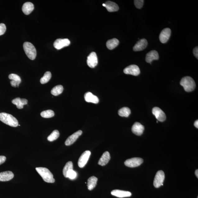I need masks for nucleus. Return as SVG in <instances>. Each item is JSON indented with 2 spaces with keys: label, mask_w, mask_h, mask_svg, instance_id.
Returning <instances> with one entry per match:
<instances>
[{
  "label": "nucleus",
  "mask_w": 198,
  "mask_h": 198,
  "mask_svg": "<svg viewBox=\"0 0 198 198\" xmlns=\"http://www.w3.org/2000/svg\"><path fill=\"white\" fill-rule=\"evenodd\" d=\"M36 169L45 182L50 183L55 182L53 175L48 169L44 167H37Z\"/></svg>",
  "instance_id": "obj_1"
},
{
  "label": "nucleus",
  "mask_w": 198,
  "mask_h": 198,
  "mask_svg": "<svg viewBox=\"0 0 198 198\" xmlns=\"http://www.w3.org/2000/svg\"><path fill=\"white\" fill-rule=\"evenodd\" d=\"M0 120L7 125L13 127H17L18 126L17 119L9 114L4 112L0 113Z\"/></svg>",
  "instance_id": "obj_2"
},
{
  "label": "nucleus",
  "mask_w": 198,
  "mask_h": 198,
  "mask_svg": "<svg viewBox=\"0 0 198 198\" xmlns=\"http://www.w3.org/2000/svg\"><path fill=\"white\" fill-rule=\"evenodd\" d=\"M180 85L187 92H190L194 90L196 86L194 80L190 76H186L182 79Z\"/></svg>",
  "instance_id": "obj_3"
},
{
  "label": "nucleus",
  "mask_w": 198,
  "mask_h": 198,
  "mask_svg": "<svg viewBox=\"0 0 198 198\" xmlns=\"http://www.w3.org/2000/svg\"><path fill=\"white\" fill-rule=\"evenodd\" d=\"M23 48L26 56L30 60H34L35 59L36 50L33 44L29 42H25L23 44Z\"/></svg>",
  "instance_id": "obj_4"
},
{
  "label": "nucleus",
  "mask_w": 198,
  "mask_h": 198,
  "mask_svg": "<svg viewBox=\"0 0 198 198\" xmlns=\"http://www.w3.org/2000/svg\"><path fill=\"white\" fill-rule=\"evenodd\" d=\"M143 159L139 158H134L128 159L124 162L125 166L131 168H134L140 166L143 163Z\"/></svg>",
  "instance_id": "obj_5"
},
{
  "label": "nucleus",
  "mask_w": 198,
  "mask_h": 198,
  "mask_svg": "<svg viewBox=\"0 0 198 198\" xmlns=\"http://www.w3.org/2000/svg\"><path fill=\"white\" fill-rule=\"evenodd\" d=\"M165 179L164 173L163 171L160 170L157 173L154 177V186L159 188L162 186Z\"/></svg>",
  "instance_id": "obj_6"
},
{
  "label": "nucleus",
  "mask_w": 198,
  "mask_h": 198,
  "mask_svg": "<svg viewBox=\"0 0 198 198\" xmlns=\"http://www.w3.org/2000/svg\"><path fill=\"white\" fill-rule=\"evenodd\" d=\"M91 154L89 150H86L81 155L78 160V165L80 168L84 167L88 161Z\"/></svg>",
  "instance_id": "obj_7"
},
{
  "label": "nucleus",
  "mask_w": 198,
  "mask_h": 198,
  "mask_svg": "<svg viewBox=\"0 0 198 198\" xmlns=\"http://www.w3.org/2000/svg\"><path fill=\"white\" fill-rule=\"evenodd\" d=\"M123 72L126 74H129L133 76H138L140 74V71L139 67L136 65H130L124 69Z\"/></svg>",
  "instance_id": "obj_8"
},
{
  "label": "nucleus",
  "mask_w": 198,
  "mask_h": 198,
  "mask_svg": "<svg viewBox=\"0 0 198 198\" xmlns=\"http://www.w3.org/2000/svg\"><path fill=\"white\" fill-rule=\"evenodd\" d=\"M152 113L159 121L163 122L166 119V116L164 112L159 107L153 108Z\"/></svg>",
  "instance_id": "obj_9"
},
{
  "label": "nucleus",
  "mask_w": 198,
  "mask_h": 198,
  "mask_svg": "<svg viewBox=\"0 0 198 198\" xmlns=\"http://www.w3.org/2000/svg\"><path fill=\"white\" fill-rule=\"evenodd\" d=\"M171 35V30L169 28H166L161 32L159 35V39L162 44L166 43L169 39Z\"/></svg>",
  "instance_id": "obj_10"
},
{
  "label": "nucleus",
  "mask_w": 198,
  "mask_h": 198,
  "mask_svg": "<svg viewBox=\"0 0 198 198\" xmlns=\"http://www.w3.org/2000/svg\"><path fill=\"white\" fill-rule=\"evenodd\" d=\"M70 44V40L68 39H58L54 42V46L57 49L60 50L64 47L68 46Z\"/></svg>",
  "instance_id": "obj_11"
},
{
  "label": "nucleus",
  "mask_w": 198,
  "mask_h": 198,
  "mask_svg": "<svg viewBox=\"0 0 198 198\" xmlns=\"http://www.w3.org/2000/svg\"><path fill=\"white\" fill-rule=\"evenodd\" d=\"M87 64L91 68H94L97 66L98 63V58L96 53L93 52L91 53L87 57Z\"/></svg>",
  "instance_id": "obj_12"
},
{
  "label": "nucleus",
  "mask_w": 198,
  "mask_h": 198,
  "mask_svg": "<svg viewBox=\"0 0 198 198\" xmlns=\"http://www.w3.org/2000/svg\"><path fill=\"white\" fill-rule=\"evenodd\" d=\"M82 134V131L81 130H79L75 132L67 139L65 143V145L67 146L71 145L76 141Z\"/></svg>",
  "instance_id": "obj_13"
},
{
  "label": "nucleus",
  "mask_w": 198,
  "mask_h": 198,
  "mask_svg": "<svg viewBox=\"0 0 198 198\" xmlns=\"http://www.w3.org/2000/svg\"><path fill=\"white\" fill-rule=\"evenodd\" d=\"M132 131L136 136H140L143 133L144 127L138 122H136L132 127Z\"/></svg>",
  "instance_id": "obj_14"
},
{
  "label": "nucleus",
  "mask_w": 198,
  "mask_h": 198,
  "mask_svg": "<svg viewBox=\"0 0 198 198\" xmlns=\"http://www.w3.org/2000/svg\"><path fill=\"white\" fill-rule=\"evenodd\" d=\"M148 45V42L145 39L140 40L136 43L133 47V49L135 52L142 51Z\"/></svg>",
  "instance_id": "obj_15"
},
{
  "label": "nucleus",
  "mask_w": 198,
  "mask_h": 198,
  "mask_svg": "<svg viewBox=\"0 0 198 198\" xmlns=\"http://www.w3.org/2000/svg\"><path fill=\"white\" fill-rule=\"evenodd\" d=\"M159 57L158 53L156 51H151L146 54L145 60L147 62L151 64L152 61L154 60H158Z\"/></svg>",
  "instance_id": "obj_16"
},
{
  "label": "nucleus",
  "mask_w": 198,
  "mask_h": 198,
  "mask_svg": "<svg viewBox=\"0 0 198 198\" xmlns=\"http://www.w3.org/2000/svg\"><path fill=\"white\" fill-rule=\"evenodd\" d=\"M111 195L123 198L129 197L132 195V194L130 191L119 190H114L111 192Z\"/></svg>",
  "instance_id": "obj_17"
},
{
  "label": "nucleus",
  "mask_w": 198,
  "mask_h": 198,
  "mask_svg": "<svg viewBox=\"0 0 198 198\" xmlns=\"http://www.w3.org/2000/svg\"><path fill=\"white\" fill-rule=\"evenodd\" d=\"M84 98L85 101L88 103H92L97 104L99 103V99L96 96L94 95L92 93L90 92L85 93Z\"/></svg>",
  "instance_id": "obj_18"
},
{
  "label": "nucleus",
  "mask_w": 198,
  "mask_h": 198,
  "mask_svg": "<svg viewBox=\"0 0 198 198\" xmlns=\"http://www.w3.org/2000/svg\"><path fill=\"white\" fill-rule=\"evenodd\" d=\"M14 177L13 172L11 171H5L0 173V181L5 182L11 180Z\"/></svg>",
  "instance_id": "obj_19"
},
{
  "label": "nucleus",
  "mask_w": 198,
  "mask_h": 198,
  "mask_svg": "<svg viewBox=\"0 0 198 198\" xmlns=\"http://www.w3.org/2000/svg\"><path fill=\"white\" fill-rule=\"evenodd\" d=\"M111 159V156L109 152H105L104 154L100 159L98 164L102 166H105L107 165Z\"/></svg>",
  "instance_id": "obj_20"
},
{
  "label": "nucleus",
  "mask_w": 198,
  "mask_h": 198,
  "mask_svg": "<svg viewBox=\"0 0 198 198\" xmlns=\"http://www.w3.org/2000/svg\"><path fill=\"white\" fill-rule=\"evenodd\" d=\"M28 102L27 99H21L18 97L12 101V103L16 105L19 109H22L24 105L27 104Z\"/></svg>",
  "instance_id": "obj_21"
},
{
  "label": "nucleus",
  "mask_w": 198,
  "mask_h": 198,
  "mask_svg": "<svg viewBox=\"0 0 198 198\" xmlns=\"http://www.w3.org/2000/svg\"><path fill=\"white\" fill-rule=\"evenodd\" d=\"M34 9L33 4L30 2H27L24 4L22 9L24 14L29 15Z\"/></svg>",
  "instance_id": "obj_22"
},
{
  "label": "nucleus",
  "mask_w": 198,
  "mask_h": 198,
  "mask_svg": "<svg viewBox=\"0 0 198 198\" xmlns=\"http://www.w3.org/2000/svg\"><path fill=\"white\" fill-rule=\"evenodd\" d=\"M105 7L108 12H112L117 11L119 9L117 4L111 1H108L105 3Z\"/></svg>",
  "instance_id": "obj_23"
},
{
  "label": "nucleus",
  "mask_w": 198,
  "mask_h": 198,
  "mask_svg": "<svg viewBox=\"0 0 198 198\" xmlns=\"http://www.w3.org/2000/svg\"><path fill=\"white\" fill-rule=\"evenodd\" d=\"M98 178L95 176H92L88 179L87 187L90 191L92 190L97 185Z\"/></svg>",
  "instance_id": "obj_24"
},
{
  "label": "nucleus",
  "mask_w": 198,
  "mask_h": 198,
  "mask_svg": "<svg viewBox=\"0 0 198 198\" xmlns=\"http://www.w3.org/2000/svg\"><path fill=\"white\" fill-rule=\"evenodd\" d=\"M119 43V41L117 39L113 38L108 40L106 44L107 48L109 50L113 49L117 46Z\"/></svg>",
  "instance_id": "obj_25"
},
{
  "label": "nucleus",
  "mask_w": 198,
  "mask_h": 198,
  "mask_svg": "<svg viewBox=\"0 0 198 198\" xmlns=\"http://www.w3.org/2000/svg\"><path fill=\"white\" fill-rule=\"evenodd\" d=\"M131 113L130 109L128 107H123L119 110L118 114L121 117H128Z\"/></svg>",
  "instance_id": "obj_26"
},
{
  "label": "nucleus",
  "mask_w": 198,
  "mask_h": 198,
  "mask_svg": "<svg viewBox=\"0 0 198 198\" xmlns=\"http://www.w3.org/2000/svg\"><path fill=\"white\" fill-rule=\"evenodd\" d=\"M63 90L64 88L62 85H58L53 88L51 91V94L54 96H58L62 93Z\"/></svg>",
  "instance_id": "obj_27"
},
{
  "label": "nucleus",
  "mask_w": 198,
  "mask_h": 198,
  "mask_svg": "<svg viewBox=\"0 0 198 198\" xmlns=\"http://www.w3.org/2000/svg\"><path fill=\"white\" fill-rule=\"evenodd\" d=\"M72 169H73V163L72 162L69 161V162L66 163L64 168H63V174L64 175V176L66 177L67 173L69 171L72 170Z\"/></svg>",
  "instance_id": "obj_28"
},
{
  "label": "nucleus",
  "mask_w": 198,
  "mask_h": 198,
  "mask_svg": "<svg viewBox=\"0 0 198 198\" xmlns=\"http://www.w3.org/2000/svg\"><path fill=\"white\" fill-rule=\"evenodd\" d=\"M60 136V133L58 130H55L53 131L48 137V140L50 142L53 141L58 139Z\"/></svg>",
  "instance_id": "obj_29"
},
{
  "label": "nucleus",
  "mask_w": 198,
  "mask_h": 198,
  "mask_svg": "<svg viewBox=\"0 0 198 198\" xmlns=\"http://www.w3.org/2000/svg\"><path fill=\"white\" fill-rule=\"evenodd\" d=\"M51 77H52V74L50 72L48 71L45 73L43 77H42L40 80V82L42 84H44L50 81Z\"/></svg>",
  "instance_id": "obj_30"
},
{
  "label": "nucleus",
  "mask_w": 198,
  "mask_h": 198,
  "mask_svg": "<svg viewBox=\"0 0 198 198\" xmlns=\"http://www.w3.org/2000/svg\"><path fill=\"white\" fill-rule=\"evenodd\" d=\"M54 115V111L51 110H48L43 111L40 113V115L42 117L45 118L53 117Z\"/></svg>",
  "instance_id": "obj_31"
},
{
  "label": "nucleus",
  "mask_w": 198,
  "mask_h": 198,
  "mask_svg": "<svg viewBox=\"0 0 198 198\" xmlns=\"http://www.w3.org/2000/svg\"><path fill=\"white\" fill-rule=\"evenodd\" d=\"M9 78L12 81H16L17 83L20 84L21 82V79L18 75L15 74H11L9 75Z\"/></svg>",
  "instance_id": "obj_32"
},
{
  "label": "nucleus",
  "mask_w": 198,
  "mask_h": 198,
  "mask_svg": "<svg viewBox=\"0 0 198 198\" xmlns=\"http://www.w3.org/2000/svg\"><path fill=\"white\" fill-rule=\"evenodd\" d=\"M77 175L76 172L72 169V170L69 171L67 173L66 177H68V178L73 180V179L76 178Z\"/></svg>",
  "instance_id": "obj_33"
},
{
  "label": "nucleus",
  "mask_w": 198,
  "mask_h": 198,
  "mask_svg": "<svg viewBox=\"0 0 198 198\" xmlns=\"http://www.w3.org/2000/svg\"><path fill=\"white\" fill-rule=\"evenodd\" d=\"M135 6L138 9L142 8L144 5V1L143 0H135L134 1Z\"/></svg>",
  "instance_id": "obj_34"
},
{
  "label": "nucleus",
  "mask_w": 198,
  "mask_h": 198,
  "mask_svg": "<svg viewBox=\"0 0 198 198\" xmlns=\"http://www.w3.org/2000/svg\"><path fill=\"white\" fill-rule=\"evenodd\" d=\"M6 26L5 24H0V36L3 35L6 31Z\"/></svg>",
  "instance_id": "obj_35"
},
{
  "label": "nucleus",
  "mask_w": 198,
  "mask_h": 198,
  "mask_svg": "<svg viewBox=\"0 0 198 198\" xmlns=\"http://www.w3.org/2000/svg\"><path fill=\"white\" fill-rule=\"evenodd\" d=\"M193 53L196 57V58L198 59V48L196 47L193 50Z\"/></svg>",
  "instance_id": "obj_36"
},
{
  "label": "nucleus",
  "mask_w": 198,
  "mask_h": 198,
  "mask_svg": "<svg viewBox=\"0 0 198 198\" xmlns=\"http://www.w3.org/2000/svg\"><path fill=\"white\" fill-rule=\"evenodd\" d=\"M7 158L4 156H0V165L5 163Z\"/></svg>",
  "instance_id": "obj_37"
},
{
  "label": "nucleus",
  "mask_w": 198,
  "mask_h": 198,
  "mask_svg": "<svg viewBox=\"0 0 198 198\" xmlns=\"http://www.w3.org/2000/svg\"><path fill=\"white\" fill-rule=\"evenodd\" d=\"M11 84L12 86L13 87H16L19 86V84L15 81H11Z\"/></svg>",
  "instance_id": "obj_38"
},
{
  "label": "nucleus",
  "mask_w": 198,
  "mask_h": 198,
  "mask_svg": "<svg viewBox=\"0 0 198 198\" xmlns=\"http://www.w3.org/2000/svg\"><path fill=\"white\" fill-rule=\"evenodd\" d=\"M194 126L196 128H198V120H197L194 123Z\"/></svg>",
  "instance_id": "obj_39"
},
{
  "label": "nucleus",
  "mask_w": 198,
  "mask_h": 198,
  "mask_svg": "<svg viewBox=\"0 0 198 198\" xmlns=\"http://www.w3.org/2000/svg\"><path fill=\"white\" fill-rule=\"evenodd\" d=\"M195 175H196V177L198 178V169H196V170L195 172Z\"/></svg>",
  "instance_id": "obj_40"
},
{
  "label": "nucleus",
  "mask_w": 198,
  "mask_h": 198,
  "mask_svg": "<svg viewBox=\"0 0 198 198\" xmlns=\"http://www.w3.org/2000/svg\"><path fill=\"white\" fill-rule=\"evenodd\" d=\"M103 7H105V4H103Z\"/></svg>",
  "instance_id": "obj_41"
},
{
  "label": "nucleus",
  "mask_w": 198,
  "mask_h": 198,
  "mask_svg": "<svg viewBox=\"0 0 198 198\" xmlns=\"http://www.w3.org/2000/svg\"></svg>",
  "instance_id": "obj_42"
}]
</instances>
